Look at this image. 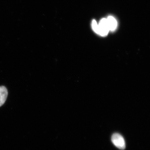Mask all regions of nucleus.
I'll use <instances>...</instances> for the list:
<instances>
[{"mask_svg":"<svg viewBox=\"0 0 150 150\" xmlns=\"http://www.w3.org/2000/svg\"><path fill=\"white\" fill-rule=\"evenodd\" d=\"M111 141L114 146L120 149L124 150L126 148V142L121 134L118 133L112 134Z\"/></svg>","mask_w":150,"mask_h":150,"instance_id":"f257e3e1","label":"nucleus"},{"mask_svg":"<svg viewBox=\"0 0 150 150\" xmlns=\"http://www.w3.org/2000/svg\"><path fill=\"white\" fill-rule=\"evenodd\" d=\"M98 25V30L97 34L102 36L107 35L109 31L107 19L103 18L100 20Z\"/></svg>","mask_w":150,"mask_h":150,"instance_id":"f03ea898","label":"nucleus"},{"mask_svg":"<svg viewBox=\"0 0 150 150\" xmlns=\"http://www.w3.org/2000/svg\"><path fill=\"white\" fill-rule=\"evenodd\" d=\"M8 92L5 87L1 86L0 87V107L5 103L7 98Z\"/></svg>","mask_w":150,"mask_h":150,"instance_id":"7ed1b4c3","label":"nucleus"},{"mask_svg":"<svg viewBox=\"0 0 150 150\" xmlns=\"http://www.w3.org/2000/svg\"><path fill=\"white\" fill-rule=\"evenodd\" d=\"M107 21L109 31H113L115 30L118 25L116 19L113 17L110 16L108 17Z\"/></svg>","mask_w":150,"mask_h":150,"instance_id":"20e7f679","label":"nucleus"},{"mask_svg":"<svg viewBox=\"0 0 150 150\" xmlns=\"http://www.w3.org/2000/svg\"><path fill=\"white\" fill-rule=\"evenodd\" d=\"M92 29L93 30V31H94L96 33H97L98 31V24L97 23L96 21L95 20H93L92 22Z\"/></svg>","mask_w":150,"mask_h":150,"instance_id":"39448f33","label":"nucleus"}]
</instances>
